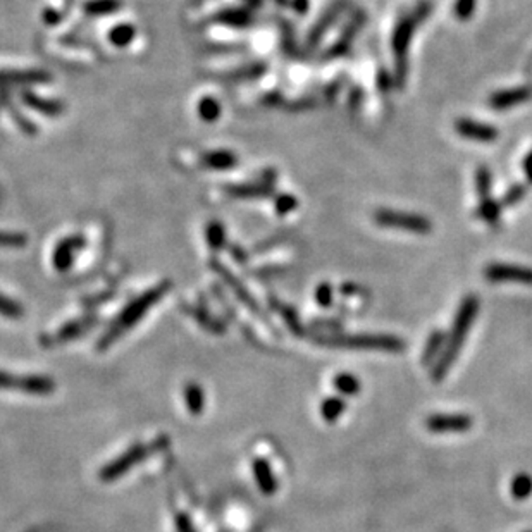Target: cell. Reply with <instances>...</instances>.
<instances>
[{
    "instance_id": "obj_19",
    "label": "cell",
    "mask_w": 532,
    "mask_h": 532,
    "mask_svg": "<svg viewBox=\"0 0 532 532\" xmlns=\"http://www.w3.org/2000/svg\"><path fill=\"white\" fill-rule=\"evenodd\" d=\"M499 214H502V204L493 200L491 197L484 198L479 204V216L482 217L487 224H498Z\"/></svg>"
},
{
    "instance_id": "obj_17",
    "label": "cell",
    "mask_w": 532,
    "mask_h": 532,
    "mask_svg": "<svg viewBox=\"0 0 532 532\" xmlns=\"http://www.w3.org/2000/svg\"><path fill=\"white\" fill-rule=\"evenodd\" d=\"M510 491H511V496H514V499H517V502H524V499H527L529 496L532 495V478L529 474H517L514 478V480H511V486H510Z\"/></svg>"
},
{
    "instance_id": "obj_7",
    "label": "cell",
    "mask_w": 532,
    "mask_h": 532,
    "mask_svg": "<svg viewBox=\"0 0 532 532\" xmlns=\"http://www.w3.org/2000/svg\"><path fill=\"white\" fill-rule=\"evenodd\" d=\"M0 390H14L30 395H49L55 390V383L43 376H14L0 371Z\"/></svg>"
},
{
    "instance_id": "obj_30",
    "label": "cell",
    "mask_w": 532,
    "mask_h": 532,
    "mask_svg": "<svg viewBox=\"0 0 532 532\" xmlns=\"http://www.w3.org/2000/svg\"><path fill=\"white\" fill-rule=\"evenodd\" d=\"M219 104L216 100H212V98H205V100L200 102V116L207 119V121H214V119L219 116Z\"/></svg>"
},
{
    "instance_id": "obj_20",
    "label": "cell",
    "mask_w": 532,
    "mask_h": 532,
    "mask_svg": "<svg viewBox=\"0 0 532 532\" xmlns=\"http://www.w3.org/2000/svg\"><path fill=\"white\" fill-rule=\"evenodd\" d=\"M185 400H186V407H188L190 414L198 415L202 410H204V391L197 386V384H192V386L186 388L185 391Z\"/></svg>"
},
{
    "instance_id": "obj_25",
    "label": "cell",
    "mask_w": 532,
    "mask_h": 532,
    "mask_svg": "<svg viewBox=\"0 0 532 532\" xmlns=\"http://www.w3.org/2000/svg\"><path fill=\"white\" fill-rule=\"evenodd\" d=\"M337 14H340V9H337V7H335V9H331V11H328V13L324 14V18L320 19V21L317 23V26L312 30V33H311V43L319 42V38L323 37L324 31L328 30V26H331L332 23L336 21Z\"/></svg>"
},
{
    "instance_id": "obj_9",
    "label": "cell",
    "mask_w": 532,
    "mask_h": 532,
    "mask_svg": "<svg viewBox=\"0 0 532 532\" xmlns=\"http://www.w3.org/2000/svg\"><path fill=\"white\" fill-rule=\"evenodd\" d=\"M474 426V419L466 414H434L426 419V429L434 434L467 432Z\"/></svg>"
},
{
    "instance_id": "obj_5",
    "label": "cell",
    "mask_w": 532,
    "mask_h": 532,
    "mask_svg": "<svg viewBox=\"0 0 532 532\" xmlns=\"http://www.w3.org/2000/svg\"><path fill=\"white\" fill-rule=\"evenodd\" d=\"M374 222L381 228H393L403 229L415 234H429L432 231V222L427 217L419 216V214L402 212V210L391 209H377L374 212Z\"/></svg>"
},
{
    "instance_id": "obj_26",
    "label": "cell",
    "mask_w": 532,
    "mask_h": 532,
    "mask_svg": "<svg viewBox=\"0 0 532 532\" xmlns=\"http://www.w3.org/2000/svg\"><path fill=\"white\" fill-rule=\"evenodd\" d=\"M216 271H217V272H221V274H222V277H224V279H226V281H228V283L233 286V288H234V291H236V293H238V296H240V299H241V300H243V303H248V305H250V307H253V308H255V303H253V299H252V296H250V295H248V293H247V291H245V289H243V286H241L240 283H238V281H236V279H234V277L231 276V274H229L228 271H226V269H224V267H221V265H216Z\"/></svg>"
},
{
    "instance_id": "obj_13",
    "label": "cell",
    "mask_w": 532,
    "mask_h": 532,
    "mask_svg": "<svg viewBox=\"0 0 532 532\" xmlns=\"http://www.w3.org/2000/svg\"><path fill=\"white\" fill-rule=\"evenodd\" d=\"M49 74L42 71H0V83H43Z\"/></svg>"
},
{
    "instance_id": "obj_15",
    "label": "cell",
    "mask_w": 532,
    "mask_h": 532,
    "mask_svg": "<svg viewBox=\"0 0 532 532\" xmlns=\"http://www.w3.org/2000/svg\"><path fill=\"white\" fill-rule=\"evenodd\" d=\"M444 343H446V336L441 331H434L429 336L426 348L422 353V364H436V360L439 359V355L443 353Z\"/></svg>"
},
{
    "instance_id": "obj_21",
    "label": "cell",
    "mask_w": 532,
    "mask_h": 532,
    "mask_svg": "<svg viewBox=\"0 0 532 532\" xmlns=\"http://www.w3.org/2000/svg\"><path fill=\"white\" fill-rule=\"evenodd\" d=\"M25 100H26V104H30L35 110H40V112H43V114H49V116H57V114L62 112L61 104H57V102L43 100V98L35 97V95H31V93L25 95Z\"/></svg>"
},
{
    "instance_id": "obj_2",
    "label": "cell",
    "mask_w": 532,
    "mask_h": 532,
    "mask_svg": "<svg viewBox=\"0 0 532 532\" xmlns=\"http://www.w3.org/2000/svg\"><path fill=\"white\" fill-rule=\"evenodd\" d=\"M432 6L431 2H422L412 14L403 16L402 19L396 25L395 31H393V54H395V62H396V79H398L400 85H403L405 76H407V52L408 45H410L412 35H414L417 25H419L422 19H426L429 13H431Z\"/></svg>"
},
{
    "instance_id": "obj_29",
    "label": "cell",
    "mask_w": 532,
    "mask_h": 532,
    "mask_svg": "<svg viewBox=\"0 0 532 532\" xmlns=\"http://www.w3.org/2000/svg\"><path fill=\"white\" fill-rule=\"evenodd\" d=\"M475 9V0H456L455 2V16L460 21H467L472 18V13Z\"/></svg>"
},
{
    "instance_id": "obj_22",
    "label": "cell",
    "mask_w": 532,
    "mask_h": 532,
    "mask_svg": "<svg viewBox=\"0 0 532 532\" xmlns=\"http://www.w3.org/2000/svg\"><path fill=\"white\" fill-rule=\"evenodd\" d=\"M204 161L209 168L228 169V168H233L234 162H236V157L229 152H214V154H207V156L204 157Z\"/></svg>"
},
{
    "instance_id": "obj_14",
    "label": "cell",
    "mask_w": 532,
    "mask_h": 532,
    "mask_svg": "<svg viewBox=\"0 0 532 532\" xmlns=\"http://www.w3.org/2000/svg\"><path fill=\"white\" fill-rule=\"evenodd\" d=\"M79 243H81L79 238H71V240L62 241V243L59 245L54 253V264L59 271H66V269L69 267L71 262H73V250L76 248Z\"/></svg>"
},
{
    "instance_id": "obj_18",
    "label": "cell",
    "mask_w": 532,
    "mask_h": 532,
    "mask_svg": "<svg viewBox=\"0 0 532 532\" xmlns=\"http://www.w3.org/2000/svg\"><path fill=\"white\" fill-rule=\"evenodd\" d=\"M335 388L341 396H353L360 391V381L359 377L343 372L335 377Z\"/></svg>"
},
{
    "instance_id": "obj_31",
    "label": "cell",
    "mask_w": 532,
    "mask_h": 532,
    "mask_svg": "<svg viewBox=\"0 0 532 532\" xmlns=\"http://www.w3.org/2000/svg\"><path fill=\"white\" fill-rule=\"evenodd\" d=\"M0 313L11 319H18L21 316V307L18 303H14L13 300L6 299L4 295H0Z\"/></svg>"
},
{
    "instance_id": "obj_37",
    "label": "cell",
    "mask_w": 532,
    "mask_h": 532,
    "mask_svg": "<svg viewBox=\"0 0 532 532\" xmlns=\"http://www.w3.org/2000/svg\"><path fill=\"white\" fill-rule=\"evenodd\" d=\"M283 317L284 320L288 323L289 328H291L293 332H296V335H301V328H300V323H299V317H296V313L291 311V308H283Z\"/></svg>"
},
{
    "instance_id": "obj_32",
    "label": "cell",
    "mask_w": 532,
    "mask_h": 532,
    "mask_svg": "<svg viewBox=\"0 0 532 532\" xmlns=\"http://www.w3.org/2000/svg\"><path fill=\"white\" fill-rule=\"evenodd\" d=\"M26 243V236L18 233H2L0 231V245L2 247H21Z\"/></svg>"
},
{
    "instance_id": "obj_12",
    "label": "cell",
    "mask_w": 532,
    "mask_h": 532,
    "mask_svg": "<svg viewBox=\"0 0 532 532\" xmlns=\"http://www.w3.org/2000/svg\"><path fill=\"white\" fill-rule=\"evenodd\" d=\"M253 474H255L257 484H259V487L265 495L276 493V478H274L271 467H269V463L265 462V460H255V462H253Z\"/></svg>"
},
{
    "instance_id": "obj_27",
    "label": "cell",
    "mask_w": 532,
    "mask_h": 532,
    "mask_svg": "<svg viewBox=\"0 0 532 532\" xmlns=\"http://www.w3.org/2000/svg\"><path fill=\"white\" fill-rule=\"evenodd\" d=\"M133 37H134V28L129 26V25L117 26V28H114L112 31H110V42L116 43V45H119V47L128 45L131 40H133Z\"/></svg>"
},
{
    "instance_id": "obj_1",
    "label": "cell",
    "mask_w": 532,
    "mask_h": 532,
    "mask_svg": "<svg viewBox=\"0 0 532 532\" xmlns=\"http://www.w3.org/2000/svg\"><path fill=\"white\" fill-rule=\"evenodd\" d=\"M479 312V299L474 295H468L466 299L462 300L460 303L458 312L455 316V323L453 328H451L450 336L446 337V343H444L443 353L439 355V359L436 360L434 367H432V381L434 383H439L446 377L448 372H450L451 365L456 362L458 359L460 352L463 348V341L470 332L472 324H474L475 317H478Z\"/></svg>"
},
{
    "instance_id": "obj_4",
    "label": "cell",
    "mask_w": 532,
    "mask_h": 532,
    "mask_svg": "<svg viewBox=\"0 0 532 532\" xmlns=\"http://www.w3.org/2000/svg\"><path fill=\"white\" fill-rule=\"evenodd\" d=\"M320 345L331 348H348V350H379L403 352L405 341L391 335H350L317 337Z\"/></svg>"
},
{
    "instance_id": "obj_28",
    "label": "cell",
    "mask_w": 532,
    "mask_h": 532,
    "mask_svg": "<svg viewBox=\"0 0 532 532\" xmlns=\"http://www.w3.org/2000/svg\"><path fill=\"white\" fill-rule=\"evenodd\" d=\"M526 192H527L526 185H514L505 193V197L502 198L499 204H502V207H514V205H517L519 202L526 197Z\"/></svg>"
},
{
    "instance_id": "obj_39",
    "label": "cell",
    "mask_w": 532,
    "mask_h": 532,
    "mask_svg": "<svg viewBox=\"0 0 532 532\" xmlns=\"http://www.w3.org/2000/svg\"><path fill=\"white\" fill-rule=\"evenodd\" d=\"M379 85H381V88H386V90H388V86H390V81H388L386 73L379 74Z\"/></svg>"
},
{
    "instance_id": "obj_35",
    "label": "cell",
    "mask_w": 532,
    "mask_h": 532,
    "mask_svg": "<svg viewBox=\"0 0 532 532\" xmlns=\"http://www.w3.org/2000/svg\"><path fill=\"white\" fill-rule=\"evenodd\" d=\"M222 240H224V233H222L221 224H212L209 228V243L214 248H221Z\"/></svg>"
},
{
    "instance_id": "obj_36",
    "label": "cell",
    "mask_w": 532,
    "mask_h": 532,
    "mask_svg": "<svg viewBox=\"0 0 532 532\" xmlns=\"http://www.w3.org/2000/svg\"><path fill=\"white\" fill-rule=\"evenodd\" d=\"M296 207V200L291 195H283L277 198L276 209L279 214H288Z\"/></svg>"
},
{
    "instance_id": "obj_16",
    "label": "cell",
    "mask_w": 532,
    "mask_h": 532,
    "mask_svg": "<svg viewBox=\"0 0 532 532\" xmlns=\"http://www.w3.org/2000/svg\"><path fill=\"white\" fill-rule=\"evenodd\" d=\"M345 408H347V402L343 396H332V398L324 400L320 405V415L325 422H336L343 415Z\"/></svg>"
},
{
    "instance_id": "obj_8",
    "label": "cell",
    "mask_w": 532,
    "mask_h": 532,
    "mask_svg": "<svg viewBox=\"0 0 532 532\" xmlns=\"http://www.w3.org/2000/svg\"><path fill=\"white\" fill-rule=\"evenodd\" d=\"M484 277L491 283L532 284V269L514 264H490L484 269Z\"/></svg>"
},
{
    "instance_id": "obj_33",
    "label": "cell",
    "mask_w": 532,
    "mask_h": 532,
    "mask_svg": "<svg viewBox=\"0 0 532 532\" xmlns=\"http://www.w3.org/2000/svg\"><path fill=\"white\" fill-rule=\"evenodd\" d=\"M316 300L320 307H329L332 303V288L331 284H320L316 289Z\"/></svg>"
},
{
    "instance_id": "obj_24",
    "label": "cell",
    "mask_w": 532,
    "mask_h": 532,
    "mask_svg": "<svg viewBox=\"0 0 532 532\" xmlns=\"http://www.w3.org/2000/svg\"><path fill=\"white\" fill-rule=\"evenodd\" d=\"M229 193L234 197H243V198H253V197H267L271 195V188L262 185H253V186H234L229 188Z\"/></svg>"
},
{
    "instance_id": "obj_11",
    "label": "cell",
    "mask_w": 532,
    "mask_h": 532,
    "mask_svg": "<svg viewBox=\"0 0 532 532\" xmlns=\"http://www.w3.org/2000/svg\"><path fill=\"white\" fill-rule=\"evenodd\" d=\"M532 97V90L529 86H517V88H510V90H503L495 93L493 97L490 98V105L493 107L495 110H507L510 107H515L519 104H524Z\"/></svg>"
},
{
    "instance_id": "obj_10",
    "label": "cell",
    "mask_w": 532,
    "mask_h": 532,
    "mask_svg": "<svg viewBox=\"0 0 532 532\" xmlns=\"http://www.w3.org/2000/svg\"><path fill=\"white\" fill-rule=\"evenodd\" d=\"M456 133L466 140L479 141V143H491L498 138V129L484 122H478L474 119H458L455 122Z\"/></svg>"
},
{
    "instance_id": "obj_6",
    "label": "cell",
    "mask_w": 532,
    "mask_h": 532,
    "mask_svg": "<svg viewBox=\"0 0 532 532\" xmlns=\"http://www.w3.org/2000/svg\"><path fill=\"white\" fill-rule=\"evenodd\" d=\"M162 444H164V441L161 439V441L152 444V446H150V444H138V446H133L131 450L126 451L125 455H121L119 458L114 460L112 463L105 466L104 470L100 472V479L105 480V482L116 480L117 478H121L122 474H126L134 463L141 462L145 456H149L154 450H157V448H161Z\"/></svg>"
},
{
    "instance_id": "obj_23",
    "label": "cell",
    "mask_w": 532,
    "mask_h": 532,
    "mask_svg": "<svg viewBox=\"0 0 532 532\" xmlns=\"http://www.w3.org/2000/svg\"><path fill=\"white\" fill-rule=\"evenodd\" d=\"M475 190H478V195L480 200L490 197L491 193V173L486 166H480L475 170Z\"/></svg>"
},
{
    "instance_id": "obj_34",
    "label": "cell",
    "mask_w": 532,
    "mask_h": 532,
    "mask_svg": "<svg viewBox=\"0 0 532 532\" xmlns=\"http://www.w3.org/2000/svg\"><path fill=\"white\" fill-rule=\"evenodd\" d=\"M117 6H119V4L112 2V0H102V2L90 4L86 9H88V13H91V14H107V13H110V11L116 9Z\"/></svg>"
},
{
    "instance_id": "obj_38",
    "label": "cell",
    "mask_w": 532,
    "mask_h": 532,
    "mask_svg": "<svg viewBox=\"0 0 532 532\" xmlns=\"http://www.w3.org/2000/svg\"><path fill=\"white\" fill-rule=\"evenodd\" d=\"M524 173H526L527 181L532 185V150L529 152V156L524 158Z\"/></svg>"
},
{
    "instance_id": "obj_3",
    "label": "cell",
    "mask_w": 532,
    "mask_h": 532,
    "mask_svg": "<svg viewBox=\"0 0 532 532\" xmlns=\"http://www.w3.org/2000/svg\"><path fill=\"white\" fill-rule=\"evenodd\" d=\"M168 289H169L168 283L158 284L154 289H150V291H146L145 295H141L138 300L131 301L128 307L125 308V312H122L121 316L117 317L116 323L110 325V329L107 331V335L100 340V348H107L109 345H112L114 340H117V337L121 336L122 332L128 331L131 325L137 324L138 320H140L143 317V313L149 311L150 307H154V305H156L158 301V299H161L162 295H166V291H168Z\"/></svg>"
}]
</instances>
